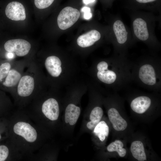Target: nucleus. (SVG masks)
Returning <instances> with one entry per match:
<instances>
[{"label":"nucleus","mask_w":161,"mask_h":161,"mask_svg":"<svg viewBox=\"0 0 161 161\" xmlns=\"http://www.w3.org/2000/svg\"><path fill=\"white\" fill-rule=\"evenodd\" d=\"M31 47V44L23 39H17L10 40L4 44L5 50L8 53H12L18 57H22L28 54Z\"/></svg>","instance_id":"20e7f679"},{"label":"nucleus","mask_w":161,"mask_h":161,"mask_svg":"<svg viewBox=\"0 0 161 161\" xmlns=\"http://www.w3.org/2000/svg\"><path fill=\"white\" fill-rule=\"evenodd\" d=\"M108 115L115 130L119 131L126 129L127 126V123L120 115L117 109L114 108L110 109L108 111Z\"/></svg>","instance_id":"f8f14e48"},{"label":"nucleus","mask_w":161,"mask_h":161,"mask_svg":"<svg viewBox=\"0 0 161 161\" xmlns=\"http://www.w3.org/2000/svg\"><path fill=\"white\" fill-rule=\"evenodd\" d=\"M131 151L133 157L139 161L146 160V157L143 145L140 141L133 142L131 145Z\"/></svg>","instance_id":"f3484780"},{"label":"nucleus","mask_w":161,"mask_h":161,"mask_svg":"<svg viewBox=\"0 0 161 161\" xmlns=\"http://www.w3.org/2000/svg\"><path fill=\"white\" fill-rule=\"evenodd\" d=\"M81 11L84 13L83 18L86 20H89L92 17V14L91 13V9L90 8L84 7L81 10Z\"/></svg>","instance_id":"b1692460"},{"label":"nucleus","mask_w":161,"mask_h":161,"mask_svg":"<svg viewBox=\"0 0 161 161\" xmlns=\"http://www.w3.org/2000/svg\"><path fill=\"white\" fill-rule=\"evenodd\" d=\"M42 111L49 120L54 121L58 118L59 109L58 102L54 98H50L46 100L42 106Z\"/></svg>","instance_id":"0eeeda50"},{"label":"nucleus","mask_w":161,"mask_h":161,"mask_svg":"<svg viewBox=\"0 0 161 161\" xmlns=\"http://www.w3.org/2000/svg\"><path fill=\"white\" fill-rule=\"evenodd\" d=\"M151 100L148 97L140 96L132 100L131 103V107L134 112L141 114L148 109L151 105Z\"/></svg>","instance_id":"ddd939ff"},{"label":"nucleus","mask_w":161,"mask_h":161,"mask_svg":"<svg viewBox=\"0 0 161 161\" xmlns=\"http://www.w3.org/2000/svg\"><path fill=\"white\" fill-rule=\"evenodd\" d=\"M32 61H15L7 75L0 83L1 88L13 92L26 68Z\"/></svg>","instance_id":"f03ea898"},{"label":"nucleus","mask_w":161,"mask_h":161,"mask_svg":"<svg viewBox=\"0 0 161 161\" xmlns=\"http://www.w3.org/2000/svg\"><path fill=\"white\" fill-rule=\"evenodd\" d=\"M100 37V34L98 31L92 30L79 36L77 39V43L81 47H89L99 40Z\"/></svg>","instance_id":"9b49d317"},{"label":"nucleus","mask_w":161,"mask_h":161,"mask_svg":"<svg viewBox=\"0 0 161 161\" xmlns=\"http://www.w3.org/2000/svg\"><path fill=\"white\" fill-rule=\"evenodd\" d=\"M80 16L79 11L70 7L64 8L57 18V23L59 28L65 30L71 27L78 20Z\"/></svg>","instance_id":"7ed1b4c3"},{"label":"nucleus","mask_w":161,"mask_h":161,"mask_svg":"<svg viewBox=\"0 0 161 161\" xmlns=\"http://www.w3.org/2000/svg\"><path fill=\"white\" fill-rule=\"evenodd\" d=\"M108 64L105 61H102L99 63L97 66L98 70L97 76L101 81L106 83L110 84L115 81L117 75L114 72L108 69Z\"/></svg>","instance_id":"6e6552de"},{"label":"nucleus","mask_w":161,"mask_h":161,"mask_svg":"<svg viewBox=\"0 0 161 161\" xmlns=\"http://www.w3.org/2000/svg\"><path fill=\"white\" fill-rule=\"evenodd\" d=\"M54 0H34L36 7L39 9H43L48 7L53 2Z\"/></svg>","instance_id":"4be33fe9"},{"label":"nucleus","mask_w":161,"mask_h":161,"mask_svg":"<svg viewBox=\"0 0 161 161\" xmlns=\"http://www.w3.org/2000/svg\"><path fill=\"white\" fill-rule=\"evenodd\" d=\"M61 63L60 59L54 55L48 57L45 59L44 66L49 74L53 78L58 77L62 72Z\"/></svg>","instance_id":"1a4fd4ad"},{"label":"nucleus","mask_w":161,"mask_h":161,"mask_svg":"<svg viewBox=\"0 0 161 161\" xmlns=\"http://www.w3.org/2000/svg\"><path fill=\"white\" fill-rule=\"evenodd\" d=\"M38 63L32 61L26 68L13 92L21 97H29L40 88L41 73Z\"/></svg>","instance_id":"f257e3e1"},{"label":"nucleus","mask_w":161,"mask_h":161,"mask_svg":"<svg viewBox=\"0 0 161 161\" xmlns=\"http://www.w3.org/2000/svg\"><path fill=\"white\" fill-rule=\"evenodd\" d=\"M123 144L120 140H116L107 146V149L110 152L117 151L120 156L123 157L125 156L126 153L125 149L123 148Z\"/></svg>","instance_id":"aec40b11"},{"label":"nucleus","mask_w":161,"mask_h":161,"mask_svg":"<svg viewBox=\"0 0 161 161\" xmlns=\"http://www.w3.org/2000/svg\"><path fill=\"white\" fill-rule=\"evenodd\" d=\"M133 27L135 35L138 39L142 41L148 39L149 34L145 20L140 18L136 19L133 21Z\"/></svg>","instance_id":"4468645a"},{"label":"nucleus","mask_w":161,"mask_h":161,"mask_svg":"<svg viewBox=\"0 0 161 161\" xmlns=\"http://www.w3.org/2000/svg\"><path fill=\"white\" fill-rule=\"evenodd\" d=\"M95 0H83V3L86 4H88L90 3L94 2Z\"/></svg>","instance_id":"a878e982"},{"label":"nucleus","mask_w":161,"mask_h":161,"mask_svg":"<svg viewBox=\"0 0 161 161\" xmlns=\"http://www.w3.org/2000/svg\"><path fill=\"white\" fill-rule=\"evenodd\" d=\"M14 61L13 60H9L0 63V83L7 75Z\"/></svg>","instance_id":"412c9836"},{"label":"nucleus","mask_w":161,"mask_h":161,"mask_svg":"<svg viewBox=\"0 0 161 161\" xmlns=\"http://www.w3.org/2000/svg\"><path fill=\"white\" fill-rule=\"evenodd\" d=\"M139 77L143 83L147 85H154L156 82L154 69L149 64H144L140 67Z\"/></svg>","instance_id":"9d476101"},{"label":"nucleus","mask_w":161,"mask_h":161,"mask_svg":"<svg viewBox=\"0 0 161 161\" xmlns=\"http://www.w3.org/2000/svg\"><path fill=\"white\" fill-rule=\"evenodd\" d=\"M5 13L7 17L12 20L23 21L26 18L24 7L18 1H12L8 3L6 7Z\"/></svg>","instance_id":"423d86ee"},{"label":"nucleus","mask_w":161,"mask_h":161,"mask_svg":"<svg viewBox=\"0 0 161 161\" xmlns=\"http://www.w3.org/2000/svg\"><path fill=\"white\" fill-rule=\"evenodd\" d=\"M9 154L8 148L4 145H0V161H4L7 159Z\"/></svg>","instance_id":"5701e85b"},{"label":"nucleus","mask_w":161,"mask_h":161,"mask_svg":"<svg viewBox=\"0 0 161 161\" xmlns=\"http://www.w3.org/2000/svg\"><path fill=\"white\" fill-rule=\"evenodd\" d=\"M140 3H146L154 1L156 0H136Z\"/></svg>","instance_id":"393cba45"},{"label":"nucleus","mask_w":161,"mask_h":161,"mask_svg":"<svg viewBox=\"0 0 161 161\" xmlns=\"http://www.w3.org/2000/svg\"><path fill=\"white\" fill-rule=\"evenodd\" d=\"M13 129L15 134L22 136L28 142H33L37 139V135L36 130L28 123L18 122L14 125Z\"/></svg>","instance_id":"39448f33"},{"label":"nucleus","mask_w":161,"mask_h":161,"mask_svg":"<svg viewBox=\"0 0 161 161\" xmlns=\"http://www.w3.org/2000/svg\"><path fill=\"white\" fill-rule=\"evenodd\" d=\"M80 113V108L74 104H70L66 107L65 114V121L71 126L77 122Z\"/></svg>","instance_id":"2eb2a0df"},{"label":"nucleus","mask_w":161,"mask_h":161,"mask_svg":"<svg viewBox=\"0 0 161 161\" xmlns=\"http://www.w3.org/2000/svg\"><path fill=\"white\" fill-rule=\"evenodd\" d=\"M109 127L103 121L100 122L94 129V132L101 141H103L109 134Z\"/></svg>","instance_id":"6ab92c4d"},{"label":"nucleus","mask_w":161,"mask_h":161,"mask_svg":"<svg viewBox=\"0 0 161 161\" xmlns=\"http://www.w3.org/2000/svg\"><path fill=\"white\" fill-rule=\"evenodd\" d=\"M113 28L118 43L121 44L125 43L127 40L128 32L123 22L119 20L116 21Z\"/></svg>","instance_id":"dca6fc26"},{"label":"nucleus","mask_w":161,"mask_h":161,"mask_svg":"<svg viewBox=\"0 0 161 161\" xmlns=\"http://www.w3.org/2000/svg\"><path fill=\"white\" fill-rule=\"evenodd\" d=\"M103 114L102 109L98 106L95 107L91 111L90 115V121L87 124L88 129H94L97 124L100 122Z\"/></svg>","instance_id":"a211bd4d"}]
</instances>
